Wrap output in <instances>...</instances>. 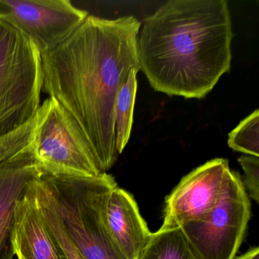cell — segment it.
<instances>
[{
    "mask_svg": "<svg viewBox=\"0 0 259 259\" xmlns=\"http://www.w3.org/2000/svg\"><path fill=\"white\" fill-rule=\"evenodd\" d=\"M229 147L247 155L259 157V110L241 121L228 135Z\"/></svg>",
    "mask_w": 259,
    "mask_h": 259,
    "instance_id": "cell-15",
    "label": "cell"
},
{
    "mask_svg": "<svg viewBox=\"0 0 259 259\" xmlns=\"http://www.w3.org/2000/svg\"><path fill=\"white\" fill-rule=\"evenodd\" d=\"M41 171L19 132L0 137V259H13L15 211Z\"/></svg>",
    "mask_w": 259,
    "mask_h": 259,
    "instance_id": "cell-8",
    "label": "cell"
},
{
    "mask_svg": "<svg viewBox=\"0 0 259 259\" xmlns=\"http://www.w3.org/2000/svg\"><path fill=\"white\" fill-rule=\"evenodd\" d=\"M233 37L226 0H169L139 33L140 70L157 92L201 99L230 72Z\"/></svg>",
    "mask_w": 259,
    "mask_h": 259,
    "instance_id": "cell-2",
    "label": "cell"
},
{
    "mask_svg": "<svg viewBox=\"0 0 259 259\" xmlns=\"http://www.w3.org/2000/svg\"><path fill=\"white\" fill-rule=\"evenodd\" d=\"M234 259H259V248L254 247L250 248L246 252L239 257H235Z\"/></svg>",
    "mask_w": 259,
    "mask_h": 259,
    "instance_id": "cell-17",
    "label": "cell"
},
{
    "mask_svg": "<svg viewBox=\"0 0 259 259\" xmlns=\"http://www.w3.org/2000/svg\"><path fill=\"white\" fill-rule=\"evenodd\" d=\"M31 183L25 196L18 202L15 211L14 256L17 259H62L37 208Z\"/></svg>",
    "mask_w": 259,
    "mask_h": 259,
    "instance_id": "cell-11",
    "label": "cell"
},
{
    "mask_svg": "<svg viewBox=\"0 0 259 259\" xmlns=\"http://www.w3.org/2000/svg\"><path fill=\"white\" fill-rule=\"evenodd\" d=\"M134 16H89L52 51L41 54L42 92L57 101L85 136L102 172L119 157L115 136L116 98L128 75L140 70Z\"/></svg>",
    "mask_w": 259,
    "mask_h": 259,
    "instance_id": "cell-1",
    "label": "cell"
},
{
    "mask_svg": "<svg viewBox=\"0 0 259 259\" xmlns=\"http://www.w3.org/2000/svg\"><path fill=\"white\" fill-rule=\"evenodd\" d=\"M104 216L109 232L125 258H139L152 233L133 195L115 187L106 201Z\"/></svg>",
    "mask_w": 259,
    "mask_h": 259,
    "instance_id": "cell-10",
    "label": "cell"
},
{
    "mask_svg": "<svg viewBox=\"0 0 259 259\" xmlns=\"http://www.w3.org/2000/svg\"><path fill=\"white\" fill-rule=\"evenodd\" d=\"M19 128L42 174L89 177L104 174L77 122L53 98L45 100Z\"/></svg>",
    "mask_w": 259,
    "mask_h": 259,
    "instance_id": "cell-4",
    "label": "cell"
},
{
    "mask_svg": "<svg viewBox=\"0 0 259 259\" xmlns=\"http://www.w3.org/2000/svg\"><path fill=\"white\" fill-rule=\"evenodd\" d=\"M243 169L245 185L248 195L256 203L259 201V157L243 154L238 159Z\"/></svg>",
    "mask_w": 259,
    "mask_h": 259,
    "instance_id": "cell-16",
    "label": "cell"
},
{
    "mask_svg": "<svg viewBox=\"0 0 259 259\" xmlns=\"http://www.w3.org/2000/svg\"><path fill=\"white\" fill-rule=\"evenodd\" d=\"M39 182L63 230L83 259H126L113 241L104 216L107 197L117 186L111 175L42 174Z\"/></svg>",
    "mask_w": 259,
    "mask_h": 259,
    "instance_id": "cell-3",
    "label": "cell"
},
{
    "mask_svg": "<svg viewBox=\"0 0 259 259\" xmlns=\"http://www.w3.org/2000/svg\"><path fill=\"white\" fill-rule=\"evenodd\" d=\"M40 179V178H39ZM38 180L31 185L37 208L49 230L50 234L60 252L62 259H83L75 245L71 242L53 210L45 190Z\"/></svg>",
    "mask_w": 259,
    "mask_h": 259,
    "instance_id": "cell-14",
    "label": "cell"
},
{
    "mask_svg": "<svg viewBox=\"0 0 259 259\" xmlns=\"http://www.w3.org/2000/svg\"><path fill=\"white\" fill-rule=\"evenodd\" d=\"M139 71H132L125 84L118 93L115 107V136L116 148L119 154L126 146L133 124L135 101L137 94V74Z\"/></svg>",
    "mask_w": 259,
    "mask_h": 259,
    "instance_id": "cell-12",
    "label": "cell"
},
{
    "mask_svg": "<svg viewBox=\"0 0 259 259\" xmlns=\"http://www.w3.org/2000/svg\"><path fill=\"white\" fill-rule=\"evenodd\" d=\"M250 217L251 204L243 182L230 169L213 210L180 228L195 259H234Z\"/></svg>",
    "mask_w": 259,
    "mask_h": 259,
    "instance_id": "cell-6",
    "label": "cell"
},
{
    "mask_svg": "<svg viewBox=\"0 0 259 259\" xmlns=\"http://www.w3.org/2000/svg\"><path fill=\"white\" fill-rule=\"evenodd\" d=\"M138 259H195L180 228H160L151 233Z\"/></svg>",
    "mask_w": 259,
    "mask_h": 259,
    "instance_id": "cell-13",
    "label": "cell"
},
{
    "mask_svg": "<svg viewBox=\"0 0 259 259\" xmlns=\"http://www.w3.org/2000/svg\"><path fill=\"white\" fill-rule=\"evenodd\" d=\"M230 170L227 159L215 158L183 177L166 197L160 228H180L204 218L216 205Z\"/></svg>",
    "mask_w": 259,
    "mask_h": 259,
    "instance_id": "cell-9",
    "label": "cell"
},
{
    "mask_svg": "<svg viewBox=\"0 0 259 259\" xmlns=\"http://www.w3.org/2000/svg\"><path fill=\"white\" fill-rule=\"evenodd\" d=\"M89 13L69 0H0V17L45 54L71 35Z\"/></svg>",
    "mask_w": 259,
    "mask_h": 259,
    "instance_id": "cell-7",
    "label": "cell"
},
{
    "mask_svg": "<svg viewBox=\"0 0 259 259\" xmlns=\"http://www.w3.org/2000/svg\"><path fill=\"white\" fill-rule=\"evenodd\" d=\"M41 54L0 17V137L26 123L40 106Z\"/></svg>",
    "mask_w": 259,
    "mask_h": 259,
    "instance_id": "cell-5",
    "label": "cell"
}]
</instances>
